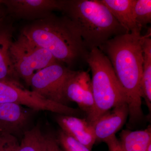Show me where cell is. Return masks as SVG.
<instances>
[{"mask_svg": "<svg viewBox=\"0 0 151 151\" xmlns=\"http://www.w3.org/2000/svg\"><path fill=\"white\" fill-rule=\"evenodd\" d=\"M145 37L138 32L124 34L112 38L99 47L110 60L126 96L131 126L144 118L141 87Z\"/></svg>", "mask_w": 151, "mask_h": 151, "instance_id": "6da1fadb", "label": "cell"}, {"mask_svg": "<svg viewBox=\"0 0 151 151\" xmlns=\"http://www.w3.org/2000/svg\"><path fill=\"white\" fill-rule=\"evenodd\" d=\"M22 34L49 52L60 62L69 67L88 52L80 34L67 17L52 14L25 26Z\"/></svg>", "mask_w": 151, "mask_h": 151, "instance_id": "7a4b0ae2", "label": "cell"}, {"mask_svg": "<svg viewBox=\"0 0 151 151\" xmlns=\"http://www.w3.org/2000/svg\"><path fill=\"white\" fill-rule=\"evenodd\" d=\"M60 1V11L72 22L87 50L99 48L116 36L129 33L100 0Z\"/></svg>", "mask_w": 151, "mask_h": 151, "instance_id": "3957f363", "label": "cell"}, {"mask_svg": "<svg viewBox=\"0 0 151 151\" xmlns=\"http://www.w3.org/2000/svg\"><path fill=\"white\" fill-rule=\"evenodd\" d=\"M85 60L92 73L94 106L86 119L92 124L107 111L127 103V100L110 60L100 49L94 47L89 50Z\"/></svg>", "mask_w": 151, "mask_h": 151, "instance_id": "277c9868", "label": "cell"}, {"mask_svg": "<svg viewBox=\"0 0 151 151\" xmlns=\"http://www.w3.org/2000/svg\"><path fill=\"white\" fill-rule=\"evenodd\" d=\"M10 53L17 74L28 86L36 73L58 61L49 52L22 33L11 45Z\"/></svg>", "mask_w": 151, "mask_h": 151, "instance_id": "5b68a950", "label": "cell"}, {"mask_svg": "<svg viewBox=\"0 0 151 151\" xmlns=\"http://www.w3.org/2000/svg\"><path fill=\"white\" fill-rule=\"evenodd\" d=\"M73 72L57 61L36 73L31 79L29 86L32 91L47 100L67 105L64 89Z\"/></svg>", "mask_w": 151, "mask_h": 151, "instance_id": "8992f818", "label": "cell"}, {"mask_svg": "<svg viewBox=\"0 0 151 151\" xmlns=\"http://www.w3.org/2000/svg\"><path fill=\"white\" fill-rule=\"evenodd\" d=\"M14 103L25 106L35 111H48L59 115L78 116L80 110L52 102L32 91L0 81V104Z\"/></svg>", "mask_w": 151, "mask_h": 151, "instance_id": "52a82bcc", "label": "cell"}, {"mask_svg": "<svg viewBox=\"0 0 151 151\" xmlns=\"http://www.w3.org/2000/svg\"><path fill=\"white\" fill-rule=\"evenodd\" d=\"M6 13L12 17L35 21L60 10V0H3Z\"/></svg>", "mask_w": 151, "mask_h": 151, "instance_id": "ba28073f", "label": "cell"}, {"mask_svg": "<svg viewBox=\"0 0 151 151\" xmlns=\"http://www.w3.org/2000/svg\"><path fill=\"white\" fill-rule=\"evenodd\" d=\"M64 95L68 103H76L87 117L89 116L94 108V100L92 80L88 72L73 70L65 84Z\"/></svg>", "mask_w": 151, "mask_h": 151, "instance_id": "9c48e42d", "label": "cell"}, {"mask_svg": "<svg viewBox=\"0 0 151 151\" xmlns=\"http://www.w3.org/2000/svg\"><path fill=\"white\" fill-rule=\"evenodd\" d=\"M5 19L0 22V81L25 88L11 59L10 48L13 42L14 27Z\"/></svg>", "mask_w": 151, "mask_h": 151, "instance_id": "30bf717a", "label": "cell"}, {"mask_svg": "<svg viewBox=\"0 0 151 151\" xmlns=\"http://www.w3.org/2000/svg\"><path fill=\"white\" fill-rule=\"evenodd\" d=\"M128 116L129 108L126 103L118 105L100 116L91 124L96 142H104L116 135L126 123Z\"/></svg>", "mask_w": 151, "mask_h": 151, "instance_id": "8fae6325", "label": "cell"}, {"mask_svg": "<svg viewBox=\"0 0 151 151\" xmlns=\"http://www.w3.org/2000/svg\"><path fill=\"white\" fill-rule=\"evenodd\" d=\"M30 114L23 106L14 103L0 104V133L15 136L22 132Z\"/></svg>", "mask_w": 151, "mask_h": 151, "instance_id": "7c38bea8", "label": "cell"}, {"mask_svg": "<svg viewBox=\"0 0 151 151\" xmlns=\"http://www.w3.org/2000/svg\"><path fill=\"white\" fill-rule=\"evenodd\" d=\"M56 121L61 130L92 150L96 138L92 125L86 119L58 114Z\"/></svg>", "mask_w": 151, "mask_h": 151, "instance_id": "4fadbf2b", "label": "cell"}, {"mask_svg": "<svg viewBox=\"0 0 151 151\" xmlns=\"http://www.w3.org/2000/svg\"><path fill=\"white\" fill-rule=\"evenodd\" d=\"M127 32H141L134 15L135 0H100Z\"/></svg>", "mask_w": 151, "mask_h": 151, "instance_id": "5bb4252c", "label": "cell"}, {"mask_svg": "<svg viewBox=\"0 0 151 151\" xmlns=\"http://www.w3.org/2000/svg\"><path fill=\"white\" fill-rule=\"evenodd\" d=\"M120 137L119 142L123 151H147L151 143L150 126L143 130H123Z\"/></svg>", "mask_w": 151, "mask_h": 151, "instance_id": "9a60e30c", "label": "cell"}, {"mask_svg": "<svg viewBox=\"0 0 151 151\" xmlns=\"http://www.w3.org/2000/svg\"><path fill=\"white\" fill-rule=\"evenodd\" d=\"M143 63L141 95L150 113L151 111V39L150 29L145 35L143 43Z\"/></svg>", "mask_w": 151, "mask_h": 151, "instance_id": "2e32d148", "label": "cell"}, {"mask_svg": "<svg viewBox=\"0 0 151 151\" xmlns=\"http://www.w3.org/2000/svg\"><path fill=\"white\" fill-rule=\"evenodd\" d=\"M45 135L37 124L32 129L25 131L18 151H45Z\"/></svg>", "mask_w": 151, "mask_h": 151, "instance_id": "e0dca14e", "label": "cell"}, {"mask_svg": "<svg viewBox=\"0 0 151 151\" xmlns=\"http://www.w3.org/2000/svg\"><path fill=\"white\" fill-rule=\"evenodd\" d=\"M134 15L137 26L140 30L151 22V0H135Z\"/></svg>", "mask_w": 151, "mask_h": 151, "instance_id": "ac0fdd59", "label": "cell"}, {"mask_svg": "<svg viewBox=\"0 0 151 151\" xmlns=\"http://www.w3.org/2000/svg\"><path fill=\"white\" fill-rule=\"evenodd\" d=\"M56 137L63 151H91L62 130H60Z\"/></svg>", "mask_w": 151, "mask_h": 151, "instance_id": "d6986e66", "label": "cell"}, {"mask_svg": "<svg viewBox=\"0 0 151 151\" xmlns=\"http://www.w3.org/2000/svg\"><path fill=\"white\" fill-rule=\"evenodd\" d=\"M19 144L15 136L0 133V151H18Z\"/></svg>", "mask_w": 151, "mask_h": 151, "instance_id": "ffe728a7", "label": "cell"}, {"mask_svg": "<svg viewBox=\"0 0 151 151\" xmlns=\"http://www.w3.org/2000/svg\"><path fill=\"white\" fill-rule=\"evenodd\" d=\"M46 147L45 151H63L55 137L52 133L45 134Z\"/></svg>", "mask_w": 151, "mask_h": 151, "instance_id": "44dd1931", "label": "cell"}, {"mask_svg": "<svg viewBox=\"0 0 151 151\" xmlns=\"http://www.w3.org/2000/svg\"><path fill=\"white\" fill-rule=\"evenodd\" d=\"M104 142L108 145L109 151H123L120 145L119 140L116 135L106 140Z\"/></svg>", "mask_w": 151, "mask_h": 151, "instance_id": "7402d4cb", "label": "cell"}, {"mask_svg": "<svg viewBox=\"0 0 151 151\" xmlns=\"http://www.w3.org/2000/svg\"><path fill=\"white\" fill-rule=\"evenodd\" d=\"M5 18V12L3 11V12L0 13V22H1Z\"/></svg>", "mask_w": 151, "mask_h": 151, "instance_id": "603a6c76", "label": "cell"}, {"mask_svg": "<svg viewBox=\"0 0 151 151\" xmlns=\"http://www.w3.org/2000/svg\"><path fill=\"white\" fill-rule=\"evenodd\" d=\"M3 6H4L3 4V0H0V13L4 11L2 9Z\"/></svg>", "mask_w": 151, "mask_h": 151, "instance_id": "cb8c5ba5", "label": "cell"}, {"mask_svg": "<svg viewBox=\"0 0 151 151\" xmlns=\"http://www.w3.org/2000/svg\"><path fill=\"white\" fill-rule=\"evenodd\" d=\"M147 151H151V143L149 145Z\"/></svg>", "mask_w": 151, "mask_h": 151, "instance_id": "d4e9b609", "label": "cell"}]
</instances>
